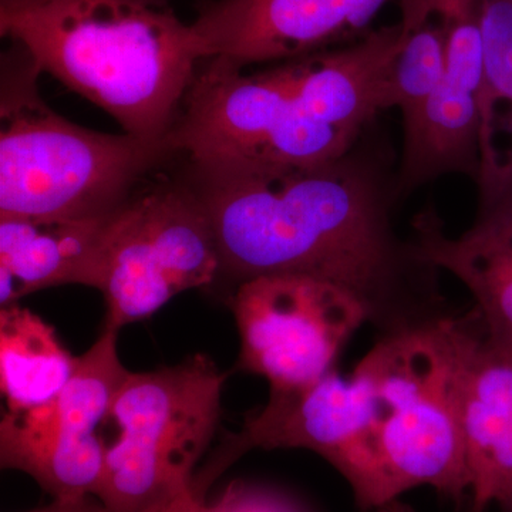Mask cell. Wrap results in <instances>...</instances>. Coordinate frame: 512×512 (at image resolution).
<instances>
[{
  "instance_id": "6da1fadb",
  "label": "cell",
  "mask_w": 512,
  "mask_h": 512,
  "mask_svg": "<svg viewBox=\"0 0 512 512\" xmlns=\"http://www.w3.org/2000/svg\"><path fill=\"white\" fill-rule=\"evenodd\" d=\"M369 130L326 163L187 160L185 183L210 217L220 275L234 289L272 275L329 282L362 305L380 338L456 315L439 269L397 234V170Z\"/></svg>"
},
{
  "instance_id": "7a4b0ae2",
  "label": "cell",
  "mask_w": 512,
  "mask_h": 512,
  "mask_svg": "<svg viewBox=\"0 0 512 512\" xmlns=\"http://www.w3.org/2000/svg\"><path fill=\"white\" fill-rule=\"evenodd\" d=\"M0 33L148 143L168 144L210 59L192 23L140 0H0Z\"/></svg>"
},
{
  "instance_id": "3957f363",
  "label": "cell",
  "mask_w": 512,
  "mask_h": 512,
  "mask_svg": "<svg viewBox=\"0 0 512 512\" xmlns=\"http://www.w3.org/2000/svg\"><path fill=\"white\" fill-rule=\"evenodd\" d=\"M12 43L2 57L0 218H99L113 214L158 165L168 144L70 123L39 92L42 70Z\"/></svg>"
},
{
  "instance_id": "277c9868",
  "label": "cell",
  "mask_w": 512,
  "mask_h": 512,
  "mask_svg": "<svg viewBox=\"0 0 512 512\" xmlns=\"http://www.w3.org/2000/svg\"><path fill=\"white\" fill-rule=\"evenodd\" d=\"M450 318L429 328L383 336L357 365L376 396L367 443L366 512L421 485L436 488L456 504L470 490Z\"/></svg>"
},
{
  "instance_id": "5b68a950",
  "label": "cell",
  "mask_w": 512,
  "mask_h": 512,
  "mask_svg": "<svg viewBox=\"0 0 512 512\" xmlns=\"http://www.w3.org/2000/svg\"><path fill=\"white\" fill-rule=\"evenodd\" d=\"M224 382L202 355L128 373L107 420L119 430L96 495L107 512H141L192 493V473L220 421Z\"/></svg>"
},
{
  "instance_id": "8992f818",
  "label": "cell",
  "mask_w": 512,
  "mask_h": 512,
  "mask_svg": "<svg viewBox=\"0 0 512 512\" xmlns=\"http://www.w3.org/2000/svg\"><path fill=\"white\" fill-rule=\"evenodd\" d=\"M359 140L313 119L289 60L245 73L211 57L198 67L167 143L190 161L311 165L343 156Z\"/></svg>"
},
{
  "instance_id": "52a82bcc",
  "label": "cell",
  "mask_w": 512,
  "mask_h": 512,
  "mask_svg": "<svg viewBox=\"0 0 512 512\" xmlns=\"http://www.w3.org/2000/svg\"><path fill=\"white\" fill-rule=\"evenodd\" d=\"M220 271L214 228L190 185L144 184L111 221L97 288L104 328L146 320L174 296L211 286Z\"/></svg>"
},
{
  "instance_id": "ba28073f",
  "label": "cell",
  "mask_w": 512,
  "mask_h": 512,
  "mask_svg": "<svg viewBox=\"0 0 512 512\" xmlns=\"http://www.w3.org/2000/svg\"><path fill=\"white\" fill-rule=\"evenodd\" d=\"M117 336L119 330L103 329L53 402L3 414L0 464L28 474L57 500L99 491L107 450L99 430L130 373L121 365Z\"/></svg>"
},
{
  "instance_id": "9c48e42d",
  "label": "cell",
  "mask_w": 512,
  "mask_h": 512,
  "mask_svg": "<svg viewBox=\"0 0 512 512\" xmlns=\"http://www.w3.org/2000/svg\"><path fill=\"white\" fill-rule=\"evenodd\" d=\"M228 305L241 338L237 369L265 377L269 390L298 389L325 376L350 336L367 323L353 296L311 276L242 282Z\"/></svg>"
},
{
  "instance_id": "30bf717a",
  "label": "cell",
  "mask_w": 512,
  "mask_h": 512,
  "mask_svg": "<svg viewBox=\"0 0 512 512\" xmlns=\"http://www.w3.org/2000/svg\"><path fill=\"white\" fill-rule=\"evenodd\" d=\"M375 417V390L359 367L350 379L330 370L308 386L269 390L265 406L248 414L241 430L228 434L207 466L192 478V494L204 500L212 481L252 448H305L346 478L362 507L369 491L367 443Z\"/></svg>"
},
{
  "instance_id": "8fae6325",
  "label": "cell",
  "mask_w": 512,
  "mask_h": 512,
  "mask_svg": "<svg viewBox=\"0 0 512 512\" xmlns=\"http://www.w3.org/2000/svg\"><path fill=\"white\" fill-rule=\"evenodd\" d=\"M447 28L446 64L419 117L403 130L400 195L450 174L476 180L484 76L480 0H439Z\"/></svg>"
},
{
  "instance_id": "7c38bea8",
  "label": "cell",
  "mask_w": 512,
  "mask_h": 512,
  "mask_svg": "<svg viewBox=\"0 0 512 512\" xmlns=\"http://www.w3.org/2000/svg\"><path fill=\"white\" fill-rule=\"evenodd\" d=\"M389 0H202L192 26L208 56L234 66L275 64L369 32Z\"/></svg>"
},
{
  "instance_id": "4fadbf2b",
  "label": "cell",
  "mask_w": 512,
  "mask_h": 512,
  "mask_svg": "<svg viewBox=\"0 0 512 512\" xmlns=\"http://www.w3.org/2000/svg\"><path fill=\"white\" fill-rule=\"evenodd\" d=\"M456 362L471 510L512 497V357L491 345L473 309L448 319Z\"/></svg>"
},
{
  "instance_id": "5bb4252c",
  "label": "cell",
  "mask_w": 512,
  "mask_h": 512,
  "mask_svg": "<svg viewBox=\"0 0 512 512\" xmlns=\"http://www.w3.org/2000/svg\"><path fill=\"white\" fill-rule=\"evenodd\" d=\"M412 231L421 258L466 286L485 336L512 357V194L478 198L473 224L456 237L429 207L414 217Z\"/></svg>"
},
{
  "instance_id": "9a60e30c",
  "label": "cell",
  "mask_w": 512,
  "mask_h": 512,
  "mask_svg": "<svg viewBox=\"0 0 512 512\" xmlns=\"http://www.w3.org/2000/svg\"><path fill=\"white\" fill-rule=\"evenodd\" d=\"M116 212L99 218H0L2 308L53 286L99 288Z\"/></svg>"
},
{
  "instance_id": "2e32d148",
  "label": "cell",
  "mask_w": 512,
  "mask_h": 512,
  "mask_svg": "<svg viewBox=\"0 0 512 512\" xmlns=\"http://www.w3.org/2000/svg\"><path fill=\"white\" fill-rule=\"evenodd\" d=\"M484 76L478 128V198L512 194V0H480Z\"/></svg>"
},
{
  "instance_id": "e0dca14e",
  "label": "cell",
  "mask_w": 512,
  "mask_h": 512,
  "mask_svg": "<svg viewBox=\"0 0 512 512\" xmlns=\"http://www.w3.org/2000/svg\"><path fill=\"white\" fill-rule=\"evenodd\" d=\"M79 357L70 355L55 329L29 309H0V386L8 413L49 404L72 379Z\"/></svg>"
},
{
  "instance_id": "ac0fdd59",
  "label": "cell",
  "mask_w": 512,
  "mask_h": 512,
  "mask_svg": "<svg viewBox=\"0 0 512 512\" xmlns=\"http://www.w3.org/2000/svg\"><path fill=\"white\" fill-rule=\"evenodd\" d=\"M402 45L394 59L386 109L412 126L439 86L446 64L447 28L439 0H399Z\"/></svg>"
},
{
  "instance_id": "d6986e66",
  "label": "cell",
  "mask_w": 512,
  "mask_h": 512,
  "mask_svg": "<svg viewBox=\"0 0 512 512\" xmlns=\"http://www.w3.org/2000/svg\"><path fill=\"white\" fill-rule=\"evenodd\" d=\"M228 512H301L282 495L262 488L231 483Z\"/></svg>"
},
{
  "instance_id": "ffe728a7",
  "label": "cell",
  "mask_w": 512,
  "mask_h": 512,
  "mask_svg": "<svg viewBox=\"0 0 512 512\" xmlns=\"http://www.w3.org/2000/svg\"><path fill=\"white\" fill-rule=\"evenodd\" d=\"M28 512H107L99 498L94 495L86 497L70 498V500H57L53 498V503L46 507L36 508Z\"/></svg>"
},
{
  "instance_id": "44dd1931",
  "label": "cell",
  "mask_w": 512,
  "mask_h": 512,
  "mask_svg": "<svg viewBox=\"0 0 512 512\" xmlns=\"http://www.w3.org/2000/svg\"><path fill=\"white\" fill-rule=\"evenodd\" d=\"M231 487L225 488L224 494L215 503L207 504L204 500H198L194 494L187 495L177 512H228Z\"/></svg>"
},
{
  "instance_id": "7402d4cb",
  "label": "cell",
  "mask_w": 512,
  "mask_h": 512,
  "mask_svg": "<svg viewBox=\"0 0 512 512\" xmlns=\"http://www.w3.org/2000/svg\"><path fill=\"white\" fill-rule=\"evenodd\" d=\"M190 494L192 493L181 495V497L174 498V500L160 501V503L151 505V507H148L146 510L141 512H177L181 503H183L184 498Z\"/></svg>"
},
{
  "instance_id": "603a6c76",
  "label": "cell",
  "mask_w": 512,
  "mask_h": 512,
  "mask_svg": "<svg viewBox=\"0 0 512 512\" xmlns=\"http://www.w3.org/2000/svg\"><path fill=\"white\" fill-rule=\"evenodd\" d=\"M376 512H410L406 507H403L402 504L393 501V503L384 505V507L379 508Z\"/></svg>"
},
{
  "instance_id": "cb8c5ba5",
  "label": "cell",
  "mask_w": 512,
  "mask_h": 512,
  "mask_svg": "<svg viewBox=\"0 0 512 512\" xmlns=\"http://www.w3.org/2000/svg\"><path fill=\"white\" fill-rule=\"evenodd\" d=\"M140 2L147 3V5L157 6V8H168V0H140Z\"/></svg>"
},
{
  "instance_id": "d4e9b609",
  "label": "cell",
  "mask_w": 512,
  "mask_h": 512,
  "mask_svg": "<svg viewBox=\"0 0 512 512\" xmlns=\"http://www.w3.org/2000/svg\"><path fill=\"white\" fill-rule=\"evenodd\" d=\"M501 507H503L505 512H512V497L507 501V503L501 505Z\"/></svg>"
}]
</instances>
